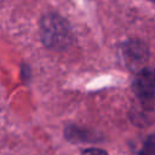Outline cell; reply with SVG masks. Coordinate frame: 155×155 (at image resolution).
Segmentation results:
<instances>
[{
	"mask_svg": "<svg viewBox=\"0 0 155 155\" xmlns=\"http://www.w3.org/2000/svg\"><path fill=\"white\" fill-rule=\"evenodd\" d=\"M127 64H140L147 59V47L139 41H128L124 45L122 50Z\"/></svg>",
	"mask_w": 155,
	"mask_h": 155,
	"instance_id": "3957f363",
	"label": "cell"
},
{
	"mask_svg": "<svg viewBox=\"0 0 155 155\" xmlns=\"http://www.w3.org/2000/svg\"><path fill=\"white\" fill-rule=\"evenodd\" d=\"M151 1H154V2H155V0H151Z\"/></svg>",
	"mask_w": 155,
	"mask_h": 155,
	"instance_id": "8992f818",
	"label": "cell"
},
{
	"mask_svg": "<svg viewBox=\"0 0 155 155\" xmlns=\"http://www.w3.org/2000/svg\"><path fill=\"white\" fill-rule=\"evenodd\" d=\"M81 155H108V154L101 149H87Z\"/></svg>",
	"mask_w": 155,
	"mask_h": 155,
	"instance_id": "5b68a950",
	"label": "cell"
},
{
	"mask_svg": "<svg viewBox=\"0 0 155 155\" xmlns=\"http://www.w3.org/2000/svg\"><path fill=\"white\" fill-rule=\"evenodd\" d=\"M138 155H155V134H151L145 139Z\"/></svg>",
	"mask_w": 155,
	"mask_h": 155,
	"instance_id": "277c9868",
	"label": "cell"
},
{
	"mask_svg": "<svg viewBox=\"0 0 155 155\" xmlns=\"http://www.w3.org/2000/svg\"><path fill=\"white\" fill-rule=\"evenodd\" d=\"M132 88L140 99H151L155 97V68H143L133 80Z\"/></svg>",
	"mask_w": 155,
	"mask_h": 155,
	"instance_id": "7a4b0ae2",
	"label": "cell"
},
{
	"mask_svg": "<svg viewBox=\"0 0 155 155\" xmlns=\"http://www.w3.org/2000/svg\"><path fill=\"white\" fill-rule=\"evenodd\" d=\"M42 42L54 50H61L69 44L70 30L67 22L58 15H47L42 18L40 25Z\"/></svg>",
	"mask_w": 155,
	"mask_h": 155,
	"instance_id": "6da1fadb",
	"label": "cell"
}]
</instances>
